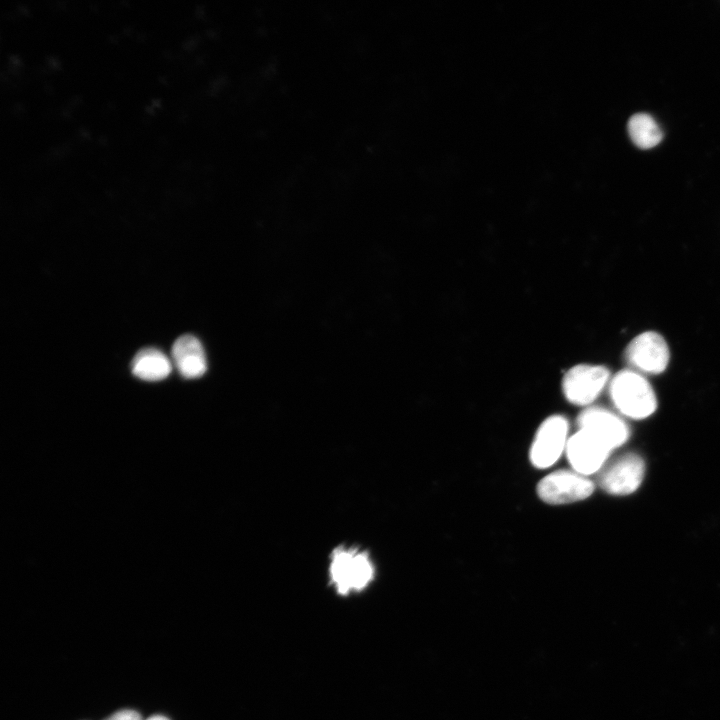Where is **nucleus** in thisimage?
Wrapping results in <instances>:
<instances>
[{
    "mask_svg": "<svg viewBox=\"0 0 720 720\" xmlns=\"http://www.w3.org/2000/svg\"><path fill=\"white\" fill-rule=\"evenodd\" d=\"M609 382L606 367L594 364H578L563 376L562 391L566 399L579 406L592 403Z\"/></svg>",
    "mask_w": 720,
    "mask_h": 720,
    "instance_id": "3",
    "label": "nucleus"
},
{
    "mask_svg": "<svg viewBox=\"0 0 720 720\" xmlns=\"http://www.w3.org/2000/svg\"><path fill=\"white\" fill-rule=\"evenodd\" d=\"M105 720H142L140 714L133 710H121Z\"/></svg>",
    "mask_w": 720,
    "mask_h": 720,
    "instance_id": "13",
    "label": "nucleus"
},
{
    "mask_svg": "<svg viewBox=\"0 0 720 720\" xmlns=\"http://www.w3.org/2000/svg\"><path fill=\"white\" fill-rule=\"evenodd\" d=\"M625 357L637 372L659 374L663 372L670 358L665 339L658 333L647 331L637 335L627 346Z\"/></svg>",
    "mask_w": 720,
    "mask_h": 720,
    "instance_id": "6",
    "label": "nucleus"
},
{
    "mask_svg": "<svg viewBox=\"0 0 720 720\" xmlns=\"http://www.w3.org/2000/svg\"><path fill=\"white\" fill-rule=\"evenodd\" d=\"M172 357L181 376L187 379L201 377L207 370L206 356L198 338L185 334L172 346Z\"/></svg>",
    "mask_w": 720,
    "mask_h": 720,
    "instance_id": "10",
    "label": "nucleus"
},
{
    "mask_svg": "<svg viewBox=\"0 0 720 720\" xmlns=\"http://www.w3.org/2000/svg\"><path fill=\"white\" fill-rule=\"evenodd\" d=\"M594 484L586 476L569 470H558L545 476L537 486L539 497L549 504H568L589 497Z\"/></svg>",
    "mask_w": 720,
    "mask_h": 720,
    "instance_id": "4",
    "label": "nucleus"
},
{
    "mask_svg": "<svg viewBox=\"0 0 720 720\" xmlns=\"http://www.w3.org/2000/svg\"><path fill=\"white\" fill-rule=\"evenodd\" d=\"M630 138L641 149L656 146L662 139V132L655 120L648 114L633 115L628 122Z\"/></svg>",
    "mask_w": 720,
    "mask_h": 720,
    "instance_id": "12",
    "label": "nucleus"
},
{
    "mask_svg": "<svg viewBox=\"0 0 720 720\" xmlns=\"http://www.w3.org/2000/svg\"><path fill=\"white\" fill-rule=\"evenodd\" d=\"M329 578L336 592L346 596L368 587L375 578V565L366 551L339 546L330 555Z\"/></svg>",
    "mask_w": 720,
    "mask_h": 720,
    "instance_id": "1",
    "label": "nucleus"
},
{
    "mask_svg": "<svg viewBox=\"0 0 720 720\" xmlns=\"http://www.w3.org/2000/svg\"><path fill=\"white\" fill-rule=\"evenodd\" d=\"M611 451L602 441L583 429L569 437L566 447L573 470L584 476L597 472Z\"/></svg>",
    "mask_w": 720,
    "mask_h": 720,
    "instance_id": "8",
    "label": "nucleus"
},
{
    "mask_svg": "<svg viewBox=\"0 0 720 720\" xmlns=\"http://www.w3.org/2000/svg\"><path fill=\"white\" fill-rule=\"evenodd\" d=\"M645 472V464L639 455L625 454L609 466L599 476V484L612 495H628L641 484Z\"/></svg>",
    "mask_w": 720,
    "mask_h": 720,
    "instance_id": "7",
    "label": "nucleus"
},
{
    "mask_svg": "<svg viewBox=\"0 0 720 720\" xmlns=\"http://www.w3.org/2000/svg\"><path fill=\"white\" fill-rule=\"evenodd\" d=\"M579 429H583L602 441L611 450L626 442L629 429L616 414L599 407H589L578 417Z\"/></svg>",
    "mask_w": 720,
    "mask_h": 720,
    "instance_id": "9",
    "label": "nucleus"
},
{
    "mask_svg": "<svg viewBox=\"0 0 720 720\" xmlns=\"http://www.w3.org/2000/svg\"><path fill=\"white\" fill-rule=\"evenodd\" d=\"M568 429V421L561 415H553L543 421L530 449V460L535 467L545 469L552 466L566 451Z\"/></svg>",
    "mask_w": 720,
    "mask_h": 720,
    "instance_id": "5",
    "label": "nucleus"
},
{
    "mask_svg": "<svg viewBox=\"0 0 720 720\" xmlns=\"http://www.w3.org/2000/svg\"><path fill=\"white\" fill-rule=\"evenodd\" d=\"M609 392L615 407L625 416L643 419L657 407L650 383L635 370H622L609 381Z\"/></svg>",
    "mask_w": 720,
    "mask_h": 720,
    "instance_id": "2",
    "label": "nucleus"
},
{
    "mask_svg": "<svg viewBox=\"0 0 720 720\" xmlns=\"http://www.w3.org/2000/svg\"><path fill=\"white\" fill-rule=\"evenodd\" d=\"M171 363L160 350L147 347L139 350L131 362L132 373L145 381H159L171 372Z\"/></svg>",
    "mask_w": 720,
    "mask_h": 720,
    "instance_id": "11",
    "label": "nucleus"
},
{
    "mask_svg": "<svg viewBox=\"0 0 720 720\" xmlns=\"http://www.w3.org/2000/svg\"><path fill=\"white\" fill-rule=\"evenodd\" d=\"M146 720H169L168 718L162 716V715H154L152 717H149Z\"/></svg>",
    "mask_w": 720,
    "mask_h": 720,
    "instance_id": "14",
    "label": "nucleus"
}]
</instances>
